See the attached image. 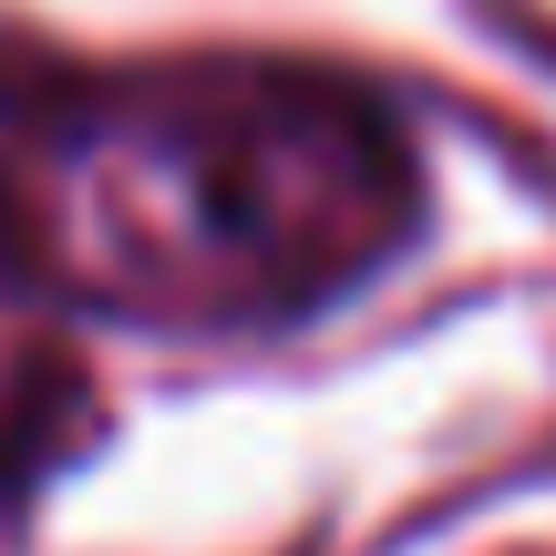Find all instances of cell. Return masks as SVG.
<instances>
[{
    "instance_id": "cell-1",
    "label": "cell",
    "mask_w": 556,
    "mask_h": 556,
    "mask_svg": "<svg viewBox=\"0 0 556 556\" xmlns=\"http://www.w3.org/2000/svg\"><path fill=\"white\" fill-rule=\"evenodd\" d=\"M62 217L124 278L299 289L351 278L413 217V165L371 103L319 83H176L62 144Z\"/></svg>"
}]
</instances>
